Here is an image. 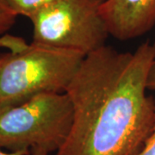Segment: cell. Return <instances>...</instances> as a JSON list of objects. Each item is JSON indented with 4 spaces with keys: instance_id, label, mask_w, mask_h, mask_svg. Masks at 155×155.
<instances>
[{
    "instance_id": "10",
    "label": "cell",
    "mask_w": 155,
    "mask_h": 155,
    "mask_svg": "<svg viewBox=\"0 0 155 155\" xmlns=\"http://www.w3.org/2000/svg\"><path fill=\"white\" fill-rule=\"evenodd\" d=\"M147 90L155 91V60L152 63L149 69L147 80Z\"/></svg>"
},
{
    "instance_id": "12",
    "label": "cell",
    "mask_w": 155,
    "mask_h": 155,
    "mask_svg": "<svg viewBox=\"0 0 155 155\" xmlns=\"http://www.w3.org/2000/svg\"><path fill=\"white\" fill-rule=\"evenodd\" d=\"M30 154L31 155H48V153L39 149H32L30 150Z\"/></svg>"
},
{
    "instance_id": "1",
    "label": "cell",
    "mask_w": 155,
    "mask_h": 155,
    "mask_svg": "<svg viewBox=\"0 0 155 155\" xmlns=\"http://www.w3.org/2000/svg\"><path fill=\"white\" fill-rule=\"evenodd\" d=\"M155 43L133 53L104 46L84 57L66 93L73 119L55 155H137L152 132L155 99L146 91Z\"/></svg>"
},
{
    "instance_id": "5",
    "label": "cell",
    "mask_w": 155,
    "mask_h": 155,
    "mask_svg": "<svg viewBox=\"0 0 155 155\" xmlns=\"http://www.w3.org/2000/svg\"><path fill=\"white\" fill-rule=\"evenodd\" d=\"M101 13L110 35L131 40L155 25V0H105Z\"/></svg>"
},
{
    "instance_id": "11",
    "label": "cell",
    "mask_w": 155,
    "mask_h": 155,
    "mask_svg": "<svg viewBox=\"0 0 155 155\" xmlns=\"http://www.w3.org/2000/svg\"><path fill=\"white\" fill-rule=\"evenodd\" d=\"M0 155H30L29 150H18V151H10V153H6L2 150L0 147Z\"/></svg>"
},
{
    "instance_id": "2",
    "label": "cell",
    "mask_w": 155,
    "mask_h": 155,
    "mask_svg": "<svg viewBox=\"0 0 155 155\" xmlns=\"http://www.w3.org/2000/svg\"><path fill=\"white\" fill-rule=\"evenodd\" d=\"M85 54L32 42L18 53L0 55V110L47 92H66Z\"/></svg>"
},
{
    "instance_id": "8",
    "label": "cell",
    "mask_w": 155,
    "mask_h": 155,
    "mask_svg": "<svg viewBox=\"0 0 155 155\" xmlns=\"http://www.w3.org/2000/svg\"><path fill=\"white\" fill-rule=\"evenodd\" d=\"M28 45L26 41L18 36H14L11 35H5L0 37V48H8L11 53H18L26 49Z\"/></svg>"
},
{
    "instance_id": "7",
    "label": "cell",
    "mask_w": 155,
    "mask_h": 155,
    "mask_svg": "<svg viewBox=\"0 0 155 155\" xmlns=\"http://www.w3.org/2000/svg\"><path fill=\"white\" fill-rule=\"evenodd\" d=\"M17 16L8 7L5 0H0V35L15 24Z\"/></svg>"
},
{
    "instance_id": "3",
    "label": "cell",
    "mask_w": 155,
    "mask_h": 155,
    "mask_svg": "<svg viewBox=\"0 0 155 155\" xmlns=\"http://www.w3.org/2000/svg\"><path fill=\"white\" fill-rule=\"evenodd\" d=\"M73 107L66 92L36 95L0 110V147L10 151H57L72 127Z\"/></svg>"
},
{
    "instance_id": "6",
    "label": "cell",
    "mask_w": 155,
    "mask_h": 155,
    "mask_svg": "<svg viewBox=\"0 0 155 155\" xmlns=\"http://www.w3.org/2000/svg\"><path fill=\"white\" fill-rule=\"evenodd\" d=\"M55 0H5L8 7L17 16L29 18L35 13Z\"/></svg>"
},
{
    "instance_id": "9",
    "label": "cell",
    "mask_w": 155,
    "mask_h": 155,
    "mask_svg": "<svg viewBox=\"0 0 155 155\" xmlns=\"http://www.w3.org/2000/svg\"><path fill=\"white\" fill-rule=\"evenodd\" d=\"M137 155H155V121L152 132Z\"/></svg>"
},
{
    "instance_id": "4",
    "label": "cell",
    "mask_w": 155,
    "mask_h": 155,
    "mask_svg": "<svg viewBox=\"0 0 155 155\" xmlns=\"http://www.w3.org/2000/svg\"><path fill=\"white\" fill-rule=\"evenodd\" d=\"M105 0H55L29 17L33 42L87 55L105 46L110 35L101 13Z\"/></svg>"
}]
</instances>
